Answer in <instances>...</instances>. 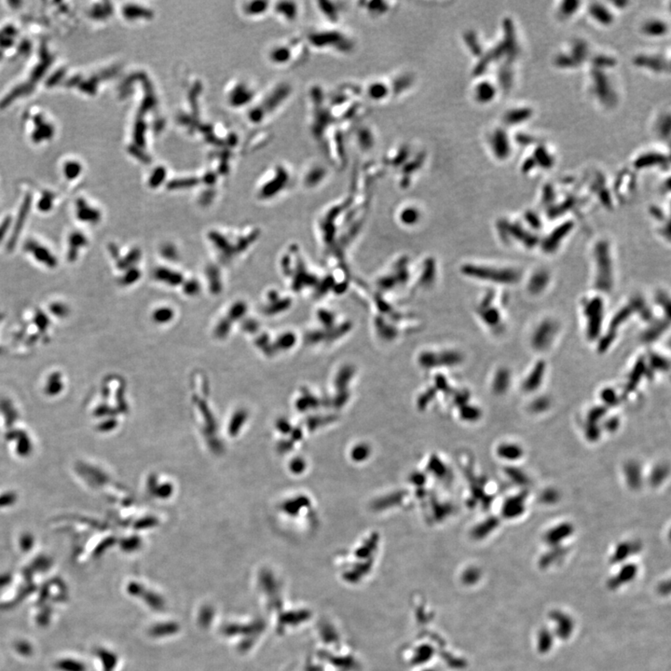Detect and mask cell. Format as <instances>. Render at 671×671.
<instances>
[{"label": "cell", "instance_id": "1", "mask_svg": "<svg viewBox=\"0 0 671 671\" xmlns=\"http://www.w3.org/2000/svg\"><path fill=\"white\" fill-rule=\"evenodd\" d=\"M590 75L591 89L594 95L603 105L612 108L617 103V93L613 81L603 69L593 67Z\"/></svg>", "mask_w": 671, "mask_h": 671}, {"label": "cell", "instance_id": "2", "mask_svg": "<svg viewBox=\"0 0 671 671\" xmlns=\"http://www.w3.org/2000/svg\"><path fill=\"white\" fill-rule=\"evenodd\" d=\"M589 55V48L583 40H575L571 43L568 52L559 53L555 63L559 68H576L585 63Z\"/></svg>", "mask_w": 671, "mask_h": 671}, {"label": "cell", "instance_id": "3", "mask_svg": "<svg viewBox=\"0 0 671 671\" xmlns=\"http://www.w3.org/2000/svg\"><path fill=\"white\" fill-rule=\"evenodd\" d=\"M489 146L494 158L500 161H505L512 154V143L508 132L504 128H498L491 132Z\"/></svg>", "mask_w": 671, "mask_h": 671}, {"label": "cell", "instance_id": "4", "mask_svg": "<svg viewBox=\"0 0 671 671\" xmlns=\"http://www.w3.org/2000/svg\"><path fill=\"white\" fill-rule=\"evenodd\" d=\"M528 498L527 491L513 495L505 500L502 507V516L505 519H516L523 516L526 511V501Z\"/></svg>", "mask_w": 671, "mask_h": 671}, {"label": "cell", "instance_id": "5", "mask_svg": "<svg viewBox=\"0 0 671 671\" xmlns=\"http://www.w3.org/2000/svg\"><path fill=\"white\" fill-rule=\"evenodd\" d=\"M669 159L668 156L660 152L648 151L643 154L638 156L637 159L633 161V166L636 170H645L652 169L655 167L665 168L668 167Z\"/></svg>", "mask_w": 671, "mask_h": 671}, {"label": "cell", "instance_id": "6", "mask_svg": "<svg viewBox=\"0 0 671 671\" xmlns=\"http://www.w3.org/2000/svg\"><path fill=\"white\" fill-rule=\"evenodd\" d=\"M574 533V525L570 522H562L549 528L544 536L545 544L550 547L561 545L563 541L568 539Z\"/></svg>", "mask_w": 671, "mask_h": 671}, {"label": "cell", "instance_id": "7", "mask_svg": "<svg viewBox=\"0 0 671 671\" xmlns=\"http://www.w3.org/2000/svg\"><path fill=\"white\" fill-rule=\"evenodd\" d=\"M626 485L632 490H638L642 488L643 483V467L637 461H628L623 468Z\"/></svg>", "mask_w": 671, "mask_h": 671}, {"label": "cell", "instance_id": "8", "mask_svg": "<svg viewBox=\"0 0 671 671\" xmlns=\"http://www.w3.org/2000/svg\"><path fill=\"white\" fill-rule=\"evenodd\" d=\"M587 12L591 19L602 26L608 27L614 23V15L612 10L601 2L591 3Z\"/></svg>", "mask_w": 671, "mask_h": 671}, {"label": "cell", "instance_id": "9", "mask_svg": "<svg viewBox=\"0 0 671 671\" xmlns=\"http://www.w3.org/2000/svg\"><path fill=\"white\" fill-rule=\"evenodd\" d=\"M634 63L637 66L648 69L655 73H663L669 69L668 63H665V59L659 55L640 54L635 58Z\"/></svg>", "mask_w": 671, "mask_h": 671}, {"label": "cell", "instance_id": "10", "mask_svg": "<svg viewBox=\"0 0 671 671\" xmlns=\"http://www.w3.org/2000/svg\"><path fill=\"white\" fill-rule=\"evenodd\" d=\"M534 115V110L528 107H517L507 110L503 117L505 125L514 126L523 124L529 121Z\"/></svg>", "mask_w": 671, "mask_h": 671}, {"label": "cell", "instance_id": "11", "mask_svg": "<svg viewBox=\"0 0 671 671\" xmlns=\"http://www.w3.org/2000/svg\"><path fill=\"white\" fill-rule=\"evenodd\" d=\"M598 261H599V270H598V285L603 288H606L610 286V273H611V262L609 260L608 250L607 246L605 244H601L598 245Z\"/></svg>", "mask_w": 671, "mask_h": 671}, {"label": "cell", "instance_id": "12", "mask_svg": "<svg viewBox=\"0 0 671 671\" xmlns=\"http://www.w3.org/2000/svg\"><path fill=\"white\" fill-rule=\"evenodd\" d=\"M641 549H642V545L638 542H630V541L622 542L616 546L614 555L611 557V562L613 564L623 562L627 557H629L631 555L636 554Z\"/></svg>", "mask_w": 671, "mask_h": 671}, {"label": "cell", "instance_id": "13", "mask_svg": "<svg viewBox=\"0 0 671 671\" xmlns=\"http://www.w3.org/2000/svg\"><path fill=\"white\" fill-rule=\"evenodd\" d=\"M550 617L556 623V635L562 640L568 639L574 630V621L567 614L555 611L551 613Z\"/></svg>", "mask_w": 671, "mask_h": 671}, {"label": "cell", "instance_id": "14", "mask_svg": "<svg viewBox=\"0 0 671 671\" xmlns=\"http://www.w3.org/2000/svg\"><path fill=\"white\" fill-rule=\"evenodd\" d=\"M642 33L649 38H662L668 33V25L661 19L653 18L642 25Z\"/></svg>", "mask_w": 671, "mask_h": 671}, {"label": "cell", "instance_id": "15", "mask_svg": "<svg viewBox=\"0 0 671 671\" xmlns=\"http://www.w3.org/2000/svg\"><path fill=\"white\" fill-rule=\"evenodd\" d=\"M587 315H588V320H589V326L588 329H590L591 337H594L599 330V327L602 324V316H603V305L602 302L598 299H595L591 302L590 304L587 305Z\"/></svg>", "mask_w": 671, "mask_h": 671}, {"label": "cell", "instance_id": "16", "mask_svg": "<svg viewBox=\"0 0 671 671\" xmlns=\"http://www.w3.org/2000/svg\"><path fill=\"white\" fill-rule=\"evenodd\" d=\"M545 365L544 363H538L532 372L529 373L527 379L523 383V390L527 393H534L539 389L545 377Z\"/></svg>", "mask_w": 671, "mask_h": 671}, {"label": "cell", "instance_id": "17", "mask_svg": "<svg viewBox=\"0 0 671 671\" xmlns=\"http://www.w3.org/2000/svg\"><path fill=\"white\" fill-rule=\"evenodd\" d=\"M638 573V567L636 564H626L623 566L619 573L614 578L609 581L608 585L611 589H615L619 587L625 583H628L636 577Z\"/></svg>", "mask_w": 671, "mask_h": 671}, {"label": "cell", "instance_id": "18", "mask_svg": "<svg viewBox=\"0 0 671 671\" xmlns=\"http://www.w3.org/2000/svg\"><path fill=\"white\" fill-rule=\"evenodd\" d=\"M496 453L501 459L507 462H516L523 457L524 450L518 444L506 442L498 446Z\"/></svg>", "mask_w": 671, "mask_h": 671}, {"label": "cell", "instance_id": "19", "mask_svg": "<svg viewBox=\"0 0 671 671\" xmlns=\"http://www.w3.org/2000/svg\"><path fill=\"white\" fill-rule=\"evenodd\" d=\"M533 159L536 163V166L546 170L551 169L555 163L554 156L552 155L550 151L544 146H540L538 148H536L533 155Z\"/></svg>", "mask_w": 671, "mask_h": 671}, {"label": "cell", "instance_id": "20", "mask_svg": "<svg viewBox=\"0 0 671 671\" xmlns=\"http://www.w3.org/2000/svg\"><path fill=\"white\" fill-rule=\"evenodd\" d=\"M566 553H567L566 548H564L561 545L551 547V550L548 551L547 553H545V555H543V556L541 557L539 562L540 567L543 569L549 567L552 564H555L557 561H559L563 556L566 555Z\"/></svg>", "mask_w": 671, "mask_h": 671}, {"label": "cell", "instance_id": "21", "mask_svg": "<svg viewBox=\"0 0 671 671\" xmlns=\"http://www.w3.org/2000/svg\"><path fill=\"white\" fill-rule=\"evenodd\" d=\"M497 89L489 81L481 82L476 88V97L480 103H489L496 96Z\"/></svg>", "mask_w": 671, "mask_h": 671}, {"label": "cell", "instance_id": "22", "mask_svg": "<svg viewBox=\"0 0 671 671\" xmlns=\"http://www.w3.org/2000/svg\"><path fill=\"white\" fill-rule=\"evenodd\" d=\"M499 519L496 516H490L480 523L478 526H476L473 534L476 539H482L494 532L499 527Z\"/></svg>", "mask_w": 671, "mask_h": 671}, {"label": "cell", "instance_id": "23", "mask_svg": "<svg viewBox=\"0 0 671 671\" xmlns=\"http://www.w3.org/2000/svg\"><path fill=\"white\" fill-rule=\"evenodd\" d=\"M581 4L582 3L580 1H573V0L562 1L558 4V7L556 9V14L561 20H569L579 11Z\"/></svg>", "mask_w": 671, "mask_h": 671}, {"label": "cell", "instance_id": "24", "mask_svg": "<svg viewBox=\"0 0 671 671\" xmlns=\"http://www.w3.org/2000/svg\"><path fill=\"white\" fill-rule=\"evenodd\" d=\"M506 476L516 486L526 487L529 484V477L528 475L516 466H507L505 468Z\"/></svg>", "mask_w": 671, "mask_h": 671}, {"label": "cell", "instance_id": "25", "mask_svg": "<svg viewBox=\"0 0 671 671\" xmlns=\"http://www.w3.org/2000/svg\"><path fill=\"white\" fill-rule=\"evenodd\" d=\"M554 326L550 323H544L541 327H539L538 331L535 333L534 337V344L536 348H544L546 345L548 344L549 340L552 338L547 336V335H552L554 334Z\"/></svg>", "mask_w": 671, "mask_h": 671}, {"label": "cell", "instance_id": "26", "mask_svg": "<svg viewBox=\"0 0 671 671\" xmlns=\"http://www.w3.org/2000/svg\"><path fill=\"white\" fill-rule=\"evenodd\" d=\"M668 474H669L668 465H665V464H659V465H655L654 468L652 469L651 474H650V477H649L650 484L654 488L659 487L665 481V479L668 476Z\"/></svg>", "mask_w": 671, "mask_h": 671}, {"label": "cell", "instance_id": "27", "mask_svg": "<svg viewBox=\"0 0 671 671\" xmlns=\"http://www.w3.org/2000/svg\"><path fill=\"white\" fill-rule=\"evenodd\" d=\"M510 373L505 369L497 372L493 380V391L497 395H504L510 386Z\"/></svg>", "mask_w": 671, "mask_h": 671}, {"label": "cell", "instance_id": "28", "mask_svg": "<svg viewBox=\"0 0 671 671\" xmlns=\"http://www.w3.org/2000/svg\"><path fill=\"white\" fill-rule=\"evenodd\" d=\"M607 409L608 407L605 406H596L592 407L586 415V423L599 425V422L607 417V412H608Z\"/></svg>", "mask_w": 671, "mask_h": 671}, {"label": "cell", "instance_id": "29", "mask_svg": "<svg viewBox=\"0 0 671 671\" xmlns=\"http://www.w3.org/2000/svg\"><path fill=\"white\" fill-rule=\"evenodd\" d=\"M513 80H514V72L511 69L510 63H507L502 66L500 68L499 81L501 86L505 91L510 89V87L513 84Z\"/></svg>", "mask_w": 671, "mask_h": 671}, {"label": "cell", "instance_id": "30", "mask_svg": "<svg viewBox=\"0 0 671 671\" xmlns=\"http://www.w3.org/2000/svg\"><path fill=\"white\" fill-rule=\"evenodd\" d=\"M553 645V636L550 633V631L547 630L546 628H544L540 631L539 633V643H538V649L540 653L545 654L547 653Z\"/></svg>", "mask_w": 671, "mask_h": 671}, {"label": "cell", "instance_id": "31", "mask_svg": "<svg viewBox=\"0 0 671 671\" xmlns=\"http://www.w3.org/2000/svg\"><path fill=\"white\" fill-rule=\"evenodd\" d=\"M29 245L32 246L31 248L29 247V249H31V251L34 253V257L39 258L41 262H44L49 266H53L55 264V259L50 255V253L48 252L46 249L42 248L41 245H33L30 243Z\"/></svg>", "mask_w": 671, "mask_h": 671}, {"label": "cell", "instance_id": "32", "mask_svg": "<svg viewBox=\"0 0 671 671\" xmlns=\"http://www.w3.org/2000/svg\"><path fill=\"white\" fill-rule=\"evenodd\" d=\"M560 499V494L556 488H548L545 489L540 495L541 503L545 505H555Z\"/></svg>", "mask_w": 671, "mask_h": 671}, {"label": "cell", "instance_id": "33", "mask_svg": "<svg viewBox=\"0 0 671 671\" xmlns=\"http://www.w3.org/2000/svg\"><path fill=\"white\" fill-rule=\"evenodd\" d=\"M603 434V428L596 423H586L585 427V436L589 442H596L599 440Z\"/></svg>", "mask_w": 671, "mask_h": 671}, {"label": "cell", "instance_id": "34", "mask_svg": "<svg viewBox=\"0 0 671 671\" xmlns=\"http://www.w3.org/2000/svg\"><path fill=\"white\" fill-rule=\"evenodd\" d=\"M656 132L658 133L660 137L664 138V139L669 138V132H670V117H669V114L663 115L661 118H659V121L657 122Z\"/></svg>", "mask_w": 671, "mask_h": 671}, {"label": "cell", "instance_id": "35", "mask_svg": "<svg viewBox=\"0 0 671 671\" xmlns=\"http://www.w3.org/2000/svg\"><path fill=\"white\" fill-rule=\"evenodd\" d=\"M551 403L549 398L547 397H538L535 400L532 402L531 404V411L534 413L540 414L545 412L549 407H550Z\"/></svg>", "mask_w": 671, "mask_h": 671}, {"label": "cell", "instance_id": "36", "mask_svg": "<svg viewBox=\"0 0 671 671\" xmlns=\"http://www.w3.org/2000/svg\"><path fill=\"white\" fill-rule=\"evenodd\" d=\"M601 398H602L603 404L605 405V407H614V406H616V405L618 404V402H619V399H618V396L616 395V393L614 392V390H613V389H610V388L604 389V390L602 392V394H601Z\"/></svg>", "mask_w": 671, "mask_h": 671}, {"label": "cell", "instance_id": "37", "mask_svg": "<svg viewBox=\"0 0 671 671\" xmlns=\"http://www.w3.org/2000/svg\"><path fill=\"white\" fill-rule=\"evenodd\" d=\"M620 419L616 416H612V417H606L603 419V425L602 426L603 431H606L608 433H614L619 429Z\"/></svg>", "mask_w": 671, "mask_h": 671}, {"label": "cell", "instance_id": "38", "mask_svg": "<svg viewBox=\"0 0 671 671\" xmlns=\"http://www.w3.org/2000/svg\"><path fill=\"white\" fill-rule=\"evenodd\" d=\"M463 416L468 420H477L481 416V411L476 407H466L463 412Z\"/></svg>", "mask_w": 671, "mask_h": 671}, {"label": "cell", "instance_id": "39", "mask_svg": "<svg viewBox=\"0 0 671 671\" xmlns=\"http://www.w3.org/2000/svg\"><path fill=\"white\" fill-rule=\"evenodd\" d=\"M535 167H537L536 166V163L533 159V157H531V158H528V160L524 161V163L522 165V172H532Z\"/></svg>", "mask_w": 671, "mask_h": 671}, {"label": "cell", "instance_id": "40", "mask_svg": "<svg viewBox=\"0 0 671 671\" xmlns=\"http://www.w3.org/2000/svg\"><path fill=\"white\" fill-rule=\"evenodd\" d=\"M659 589L662 594H667L669 592V583L664 582L662 585H660Z\"/></svg>", "mask_w": 671, "mask_h": 671}]
</instances>
